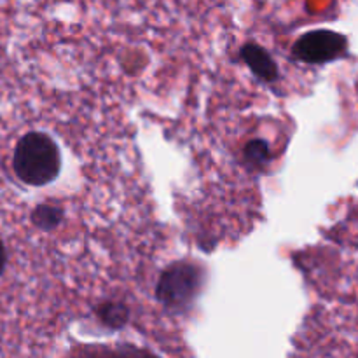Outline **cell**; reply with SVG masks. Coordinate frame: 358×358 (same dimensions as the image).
<instances>
[{"label": "cell", "instance_id": "obj_1", "mask_svg": "<svg viewBox=\"0 0 358 358\" xmlns=\"http://www.w3.org/2000/svg\"><path fill=\"white\" fill-rule=\"evenodd\" d=\"M13 170L23 184L42 187L55 180L62 170V154L49 135L30 131L16 143Z\"/></svg>", "mask_w": 358, "mask_h": 358}, {"label": "cell", "instance_id": "obj_2", "mask_svg": "<svg viewBox=\"0 0 358 358\" xmlns=\"http://www.w3.org/2000/svg\"><path fill=\"white\" fill-rule=\"evenodd\" d=\"M205 282L203 269L194 262L180 261L168 266L156 287V297L164 308L182 311L199 296Z\"/></svg>", "mask_w": 358, "mask_h": 358}, {"label": "cell", "instance_id": "obj_3", "mask_svg": "<svg viewBox=\"0 0 358 358\" xmlns=\"http://www.w3.org/2000/svg\"><path fill=\"white\" fill-rule=\"evenodd\" d=\"M350 42L334 30H311L301 35L292 45V55L310 65H324L348 56Z\"/></svg>", "mask_w": 358, "mask_h": 358}, {"label": "cell", "instance_id": "obj_4", "mask_svg": "<svg viewBox=\"0 0 358 358\" xmlns=\"http://www.w3.org/2000/svg\"><path fill=\"white\" fill-rule=\"evenodd\" d=\"M240 56L245 62V65H247L259 79L266 80V83H275V80L278 79L280 72L275 59H273V56L259 44H254V42L245 44L243 48H241Z\"/></svg>", "mask_w": 358, "mask_h": 358}, {"label": "cell", "instance_id": "obj_5", "mask_svg": "<svg viewBox=\"0 0 358 358\" xmlns=\"http://www.w3.org/2000/svg\"><path fill=\"white\" fill-rule=\"evenodd\" d=\"M31 224L41 231H52L65 219V210L56 203H41L30 215Z\"/></svg>", "mask_w": 358, "mask_h": 358}, {"label": "cell", "instance_id": "obj_6", "mask_svg": "<svg viewBox=\"0 0 358 358\" xmlns=\"http://www.w3.org/2000/svg\"><path fill=\"white\" fill-rule=\"evenodd\" d=\"M98 318L108 329H121L128 324L129 310L121 301H107L98 308Z\"/></svg>", "mask_w": 358, "mask_h": 358}, {"label": "cell", "instance_id": "obj_7", "mask_svg": "<svg viewBox=\"0 0 358 358\" xmlns=\"http://www.w3.org/2000/svg\"><path fill=\"white\" fill-rule=\"evenodd\" d=\"M245 163L250 170H262L264 166H268L269 161H271V149H269V143L262 138H254L245 145L243 150Z\"/></svg>", "mask_w": 358, "mask_h": 358}, {"label": "cell", "instance_id": "obj_8", "mask_svg": "<svg viewBox=\"0 0 358 358\" xmlns=\"http://www.w3.org/2000/svg\"><path fill=\"white\" fill-rule=\"evenodd\" d=\"M6 264H7V252H6V247H3V241L0 240V276H2L3 269H6Z\"/></svg>", "mask_w": 358, "mask_h": 358}, {"label": "cell", "instance_id": "obj_9", "mask_svg": "<svg viewBox=\"0 0 358 358\" xmlns=\"http://www.w3.org/2000/svg\"><path fill=\"white\" fill-rule=\"evenodd\" d=\"M357 355H358V353H357Z\"/></svg>", "mask_w": 358, "mask_h": 358}]
</instances>
